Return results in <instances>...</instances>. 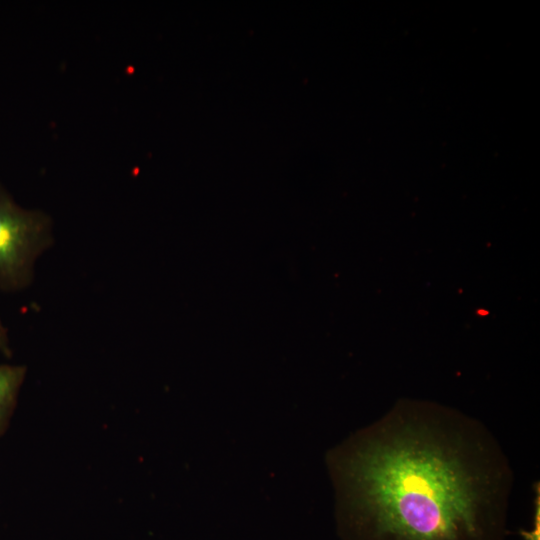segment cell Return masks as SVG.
Returning a JSON list of instances; mask_svg holds the SVG:
<instances>
[{
	"label": "cell",
	"mask_w": 540,
	"mask_h": 540,
	"mask_svg": "<svg viewBox=\"0 0 540 540\" xmlns=\"http://www.w3.org/2000/svg\"><path fill=\"white\" fill-rule=\"evenodd\" d=\"M341 540H505L513 471L477 418L399 402L326 454Z\"/></svg>",
	"instance_id": "cell-1"
},
{
	"label": "cell",
	"mask_w": 540,
	"mask_h": 540,
	"mask_svg": "<svg viewBox=\"0 0 540 540\" xmlns=\"http://www.w3.org/2000/svg\"><path fill=\"white\" fill-rule=\"evenodd\" d=\"M51 245L47 216L21 207L0 185V290L16 292L29 286L35 261Z\"/></svg>",
	"instance_id": "cell-2"
},
{
	"label": "cell",
	"mask_w": 540,
	"mask_h": 540,
	"mask_svg": "<svg viewBox=\"0 0 540 540\" xmlns=\"http://www.w3.org/2000/svg\"><path fill=\"white\" fill-rule=\"evenodd\" d=\"M25 376L23 365H0V437L9 426Z\"/></svg>",
	"instance_id": "cell-3"
},
{
	"label": "cell",
	"mask_w": 540,
	"mask_h": 540,
	"mask_svg": "<svg viewBox=\"0 0 540 540\" xmlns=\"http://www.w3.org/2000/svg\"><path fill=\"white\" fill-rule=\"evenodd\" d=\"M539 486L537 488V496L534 501V518L531 530H521L520 534L524 540H540V496Z\"/></svg>",
	"instance_id": "cell-4"
},
{
	"label": "cell",
	"mask_w": 540,
	"mask_h": 540,
	"mask_svg": "<svg viewBox=\"0 0 540 540\" xmlns=\"http://www.w3.org/2000/svg\"><path fill=\"white\" fill-rule=\"evenodd\" d=\"M0 353L6 357H11L12 349L10 346V339L8 336V330L0 320Z\"/></svg>",
	"instance_id": "cell-5"
}]
</instances>
